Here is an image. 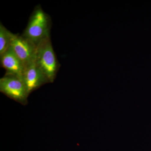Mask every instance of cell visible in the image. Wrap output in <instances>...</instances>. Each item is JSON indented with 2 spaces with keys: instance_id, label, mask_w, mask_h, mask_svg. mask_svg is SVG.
<instances>
[{
  "instance_id": "6da1fadb",
  "label": "cell",
  "mask_w": 151,
  "mask_h": 151,
  "mask_svg": "<svg viewBox=\"0 0 151 151\" xmlns=\"http://www.w3.org/2000/svg\"><path fill=\"white\" fill-rule=\"evenodd\" d=\"M51 20L40 5H37L30 17L26 28L22 35L35 43H39L50 37Z\"/></svg>"
},
{
  "instance_id": "7a4b0ae2",
  "label": "cell",
  "mask_w": 151,
  "mask_h": 151,
  "mask_svg": "<svg viewBox=\"0 0 151 151\" xmlns=\"http://www.w3.org/2000/svg\"><path fill=\"white\" fill-rule=\"evenodd\" d=\"M35 61L50 83L53 82L60 65L52 47L50 37L42 41L37 45Z\"/></svg>"
},
{
  "instance_id": "3957f363",
  "label": "cell",
  "mask_w": 151,
  "mask_h": 151,
  "mask_svg": "<svg viewBox=\"0 0 151 151\" xmlns=\"http://www.w3.org/2000/svg\"><path fill=\"white\" fill-rule=\"evenodd\" d=\"M0 91L22 104L27 103L29 95L22 78L17 76L7 73L0 79Z\"/></svg>"
},
{
  "instance_id": "277c9868",
  "label": "cell",
  "mask_w": 151,
  "mask_h": 151,
  "mask_svg": "<svg viewBox=\"0 0 151 151\" xmlns=\"http://www.w3.org/2000/svg\"><path fill=\"white\" fill-rule=\"evenodd\" d=\"M11 47L25 67L35 60L37 45L27 38L15 34Z\"/></svg>"
},
{
  "instance_id": "5b68a950",
  "label": "cell",
  "mask_w": 151,
  "mask_h": 151,
  "mask_svg": "<svg viewBox=\"0 0 151 151\" xmlns=\"http://www.w3.org/2000/svg\"><path fill=\"white\" fill-rule=\"evenodd\" d=\"M22 78L29 95L44 84L50 83L48 78L35 60L25 67Z\"/></svg>"
},
{
  "instance_id": "8992f818",
  "label": "cell",
  "mask_w": 151,
  "mask_h": 151,
  "mask_svg": "<svg viewBox=\"0 0 151 151\" xmlns=\"http://www.w3.org/2000/svg\"><path fill=\"white\" fill-rule=\"evenodd\" d=\"M1 64L6 73L17 76L22 78L25 65L11 47L0 55Z\"/></svg>"
},
{
  "instance_id": "52a82bcc",
  "label": "cell",
  "mask_w": 151,
  "mask_h": 151,
  "mask_svg": "<svg viewBox=\"0 0 151 151\" xmlns=\"http://www.w3.org/2000/svg\"><path fill=\"white\" fill-rule=\"evenodd\" d=\"M14 34L11 32L0 23V55L11 46Z\"/></svg>"
}]
</instances>
